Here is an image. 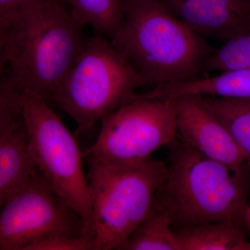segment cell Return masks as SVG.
Returning a JSON list of instances; mask_svg holds the SVG:
<instances>
[{"label":"cell","mask_w":250,"mask_h":250,"mask_svg":"<svg viewBox=\"0 0 250 250\" xmlns=\"http://www.w3.org/2000/svg\"><path fill=\"white\" fill-rule=\"evenodd\" d=\"M65 1L45 0L0 20L1 70L23 93L52 95L86 40Z\"/></svg>","instance_id":"6da1fadb"},{"label":"cell","mask_w":250,"mask_h":250,"mask_svg":"<svg viewBox=\"0 0 250 250\" xmlns=\"http://www.w3.org/2000/svg\"><path fill=\"white\" fill-rule=\"evenodd\" d=\"M124 18L110 39L147 85L200 78L213 52L160 0H124Z\"/></svg>","instance_id":"7a4b0ae2"},{"label":"cell","mask_w":250,"mask_h":250,"mask_svg":"<svg viewBox=\"0 0 250 250\" xmlns=\"http://www.w3.org/2000/svg\"><path fill=\"white\" fill-rule=\"evenodd\" d=\"M171 146L168 174L155 202L167 210L173 228L248 220L244 177L180 141Z\"/></svg>","instance_id":"3957f363"},{"label":"cell","mask_w":250,"mask_h":250,"mask_svg":"<svg viewBox=\"0 0 250 250\" xmlns=\"http://www.w3.org/2000/svg\"><path fill=\"white\" fill-rule=\"evenodd\" d=\"M83 159L88 167L95 250H121L150 211L168 166L152 156L125 164Z\"/></svg>","instance_id":"277c9868"},{"label":"cell","mask_w":250,"mask_h":250,"mask_svg":"<svg viewBox=\"0 0 250 250\" xmlns=\"http://www.w3.org/2000/svg\"><path fill=\"white\" fill-rule=\"evenodd\" d=\"M144 85L110 39L95 34L54 90L52 102L76 122L79 132H85Z\"/></svg>","instance_id":"5b68a950"},{"label":"cell","mask_w":250,"mask_h":250,"mask_svg":"<svg viewBox=\"0 0 250 250\" xmlns=\"http://www.w3.org/2000/svg\"><path fill=\"white\" fill-rule=\"evenodd\" d=\"M23 113L33 161L84 220L90 232L92 200L76 140L45 99L23 93Z\"/></svg>","instance_id":"8992f818"},{"label":"cell","mask_w":250,"mask_h":250,"mask_svg":"<svg viewBox=\"0 0 250 250\" xmlns=\"http://www.w3.org/2000/svg\"><path fill=\"white\" fill-rule=\"evenodd\" d=\"M95 142L82 152L83 158L116 164L151 157L170 146L177 135L170 99H133L101 120Z\"/></svg>","instance_id":"52a82bcc"},{"label":"cell","mask_w":250,"mask_h":250,"mask_svg":"<svg viewBox=\"0 0 250 250\" xmlns=\"http://www.w3.org/2000/svg\"><path fill=\"white\" fill-rule=\"evenodd\" d=\"M1 208L0 250H28L57 236L92 237L80 213L37 167L27 185Z\"/></svg>","instance_id":"ba28073f"},{"label":"cell","mask_w":250,"mask_h":250,"mask_svg":"<svg viewBox=\"0 0 250 250\" xmlns=\"http://www.w3.org/2000/svg\"><path fill=\"white\" fill-rule=\"evenodd\" d=\"M0 84V206L30 181L36 168L23 113V92L7 75Z\"/></svg>","instance_id":"9c48e42d"},{"label":"cell","mask_w":250,"mask_h":250,"mask_svg":"<svg viewBox=\"0 0 250 250\" xmlns=\"http://www.w3.org/2000/svg\"><path fill=\"white\" fill-rule=\"evenodd\" d=\"M170 100L175 113L177 134L182 142L244 177L247 166L244 153L228 128L205 106L202 97L182 95Z\"/></svg>","instance_id":"30bf717a"},{"label":"cell","mask_w":250,"mask_h":250,"mask_svg":"<svg viewBox=\"0 0 250 250\" xmlns=\"http://www.w3.org/2000/svg\"><path fill=\"white\" fill-rule=\"evenodd\" d=\"M182 22L204 37L225 41L250 31V14L233 0H160Z\"/></svg>","instance_id":"8fae6325"},{"label":"cell","mask_w":250,"mask_h":250,"mask_svg":"<svg viewBox=\"0 0 250 250\" xmlns=\"http://www.w3.org/2000/svg\"><path fill=\"white\" fill-rule=\"evenodd\" d=\"M182 95L250 98V70L220 72L213 77L163 83L143 92L145 99H172Z\"/></svg>","instance_id":"7c38bea8"},{"label":"cell","mask_w":250,"mask_h":250,"mask_svg":"<svg viewBox=\"0 0 250 250\" xmlns=\"http://www.w3.org/2000/svg\"><path fill=\"white\" fill-rule=\"evenodd\" d=\"M179 250H250L243 226L232 222H211L175 231Z\"/></svg>","instance_id":"4fadbf2b"},{"label":"cell","mask_w":250,"mask_h":250,"mask_svg":"<svg viewBox=\"0 0 250 250\" xmlns=\"http://www.w3.org/2000/svg\"><path fill=\"white\" fill-rule=\"evenodd\" d=\"M121 250H179L172 220L154 200L152 208Z\"/></svg>","instance_id":"5bb4252c"},{"label":"cell","mask_w":250,"mask_h":250,"mask_svg":"<svg viewBox=\"0 0 250 250\" xmlns=\"http://www.w3.org/2000/svg\"><path fill=\"white\" fill-rule=\"evenodd\" d=\"M201 97L205 106L228 128L244 153L250 174V98Z\"/></svg>","instance_id":"9a60e30c"},{"label":"cell","mask_w":250,"mask_h":250,"mask_svg":"<svg viewBox=\"0 0 250 250\" xmlns=\"http://www.w3.org/2000/svg\"><path fill=\"white\" fill-rule=\"evenodd\" d=\"M73 17L111 39L124 18V0H65Z\"/></svg>","instance_id":"2e32d148"},{"label":"cell","mask_w":250,"mask_h":250,"mask_svg":"<svg viewBox=\"0 0 250 250\" xmlns=\"http://www.w3.org/2000/svg\"><path fill=\"white\" fill-rule=\"evenodd\" d=\"M250 70V31L224 42L204 62L202 72Z\"/></svg>","instance_id":"e0dca14e"},{"label":"cell","mask_w":250,"mask_h":250,"mask_svg":"<svg viewBox=\"0 0 250 250\" xmlns=\"http://www.w3.org/2000/svg\"><path fill=\"white\" fill-rule=\"evenodd\" d=\"M28 250H95L91 236H57L38 242Z\"/></svg>","instance_id":"ac0fdd59"},{"label":"cell","mask_w":250,"mask_h":250,"mask_svg":"<svg viewBox=\"0 0 250 250\" xmlns=\"http://www.w3.org/2000/svg\"><path fill=\"white\" fill-rule=\"evenodd\" d=\"M41 1L45 0H0V20L9 17L29 5ZM62 1L66 2L65 0Z\"/></svg>","instance_id":"d6986e66"},{"label":"cell","mask_w":250,"mask_h":250,"mask_svg":"<svg viewBox=\"0 0 250 250\" xmlns=\"http://www.w3.org/2000/svg\"><path fill=\"white\" fill-rule=\"evenodd\" d=\"M233 1L243 13L250 14V0H233Z\"/></svg>","instance_id":"ffe728a7"},{"label":"cell","mask_w":250,"mask_h":250,"mask_svg":"<svg viewBox=\"0 0 250 250\" xmlns=\"http://www.w3.org/2000/svg\"><path fill=\"white\" fill-rule=\"evenodd\" d=\"M248 221H249V223H250V207H249V208H248Z\"/></svg>","instance_id":"44dd1931"}]
</instances>
